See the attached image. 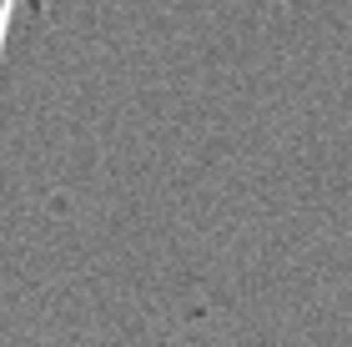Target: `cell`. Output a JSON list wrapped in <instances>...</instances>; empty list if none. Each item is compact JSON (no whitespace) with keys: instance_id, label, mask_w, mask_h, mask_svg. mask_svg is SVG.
I'll return each instance as SVG.
<instances>
[{"instance_id":"cell-1","label":"cell","mask_w":352,"mask_h":347,"mask_svg":"<svg viewBox=\"0 0 352 347\" xmlns=\"http://www.w3.org/2000/svg\"><path fill=\"white\" fill-rule=\"evenodd\" d=\"M10 10H15V0H0V51H6V25H10Z\"/></svg>"},{"instance_id":"cell-2","label":"cell","mask_w":352,"mask_h":347,"mask_svg":"<svg viewBox=\"0 0 352 347\" xmlns=\"http://www.w3.org/2000/svg\"><path fill=\"white\" fill-rule=\"evenodd\" d=\"M15 5H25L30 15H45V0H15Z\"/></svg>"}]
</instances>
